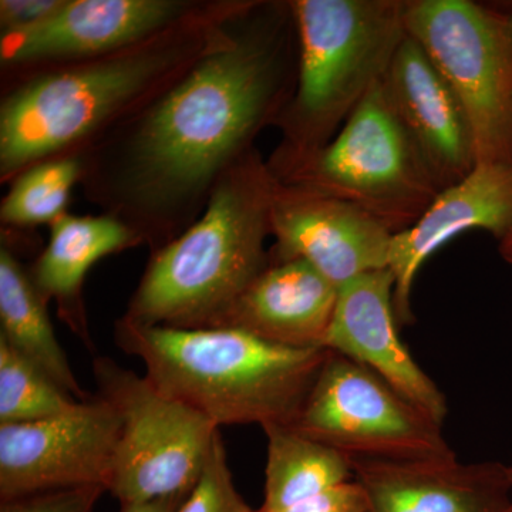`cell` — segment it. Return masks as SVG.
Wrapping results in <instances>:
<instances>
[{
    "instance_id": "cell-1",
    "label": "cell",
    "mask_w": 512,
    "mask_h": 512,
    "mask_svg": "<svg viewBox=\"0 0 512 512\" xmlns=\"http://www.w3.org/2000/svg\"><path fill=\"white\" fill-rule=\"evenodd\" d=\"M296 64L291 3L252 2L187 72L84 150L90 198L141 242L168 244L281 116Z\"/></svg>"
},
{
    "instance_id": "cell-2",
    "label": "cell",
    "mask_w": 512,
    "mask_h": 512,
    "mask_svg": "<svg viewBox=\"0 0 512 512\" xmlns=\"http://www.w3.org/2000/svg\"><path fill=\"white\" fill-rule=\"evenodd\" d=\"M249 3H202L136 45L30 73L0 107L2 181L50 158L79 156L217 45Z\"/></svg>"
},
{
    "instance_id": "cell-3",
    "label": "cell",
    "mask_w": 512,
    "mask_h": 512,
    "mask_svg": "<svg viewBox=\"0 0 512 512\" xmlns=\"http://www.w3.org/2000/svg\"><path fill=\"white\" fill-rule=\"evenodd\" d=\"M275 177L252 148L222 175L201 217L156 249L123 319L141 326L215 328L269 265Z\"/></svg>"
},
{
    "instance_id": "cell-4",
    "label": "cell",
    "mask_w": 512,
    "mask_h": 512,
    "mask_svg": "<svg viewBox=\"0 0 512 512\" xmlns=\"http://www.w3.org/2000/svg\"><path fill=\"white\" fill-rule=\"evenodd\" d=\"M116 342L141 359L158 389L218 429L292 426L329 356L326 349L284 348L238 329L141 326L123 318Z\"/></svg>"
},
{
    "instance_id": "cell-5",
    "label": "cell",
    "mask_w": 512,
    "mask_h": 512,
    "mask_svg": "<svg viewBox=\"0 0 512 512\" xmlns=\"http://www.w3.org/2000/svg\"><path fill=\"white\" fill-rule=\"evenodd\" d=\"M296 82L269 165L325 147L382 83L406 37L407 0H293Z\"/></svg>"
},
{
    "instance_id": "cell-6",
    "label": "cell",
    "mask_w": 512,
    "mask_h": 512,
    "mask_svg": "<svg viewBox=\"0 0 512 512\" xmlns=\"http://www.w3.org/2000/svg\"><path fill=\"white\" fill-rule=\"evenodd\" d=\"M268 167L281 183L356 205L394 235L412 228L441 192L383 82L325 147Z\"/></svg>"
},
{
    "instance_id": "cell-7",
    "label": "cell",
    "mask_w": 512,
    "mask_h": 512,
    "mask_svg": "<svg viewBox=\"0 0 512 512\" xmlns=\"http://www.w3.org/2000/svg\"><path fill=\"white\" fill-rule=\"evenodd\" d=\"M404 23L460 101L477 164H512V39L504 13L471 0H407Z\"/></svg>"
},
{
    "instance_id": "cell-8",
    "label": "cell",
    "mask_w": 512,
    "mask_h": 512,
    "mask_svg": "<svg viewBox=\"0 0 512 512\" xmlns=\"http://www.w3.org/2000/svg\"><path fill=\"white\" fill-rule=\"evenodd\" d=\"M97 394L114 407L121 430L110 493L120 504L187 497L218 427L109 357H96Z\"/></svg>"
},
{
    "instance_id": "cell-9",
    "label": "cell",
    "mask_w": 512,
    "mask_h": 512,
    "mask_svg": "<svg viewBox=\"0 0 512 512\" xmlns=\"http://www.w3.org/2000/svg\"><path fill=\"white\" fill-rule=\"evenodd\" d=\"M291 427L350 458L456 457L444 439L443 426L372 370L333 352Z\"/></svg>"
},
{
    "instance_id": "cell-10",
    "label": "cell",
    "mask_w": 512,
    "mask_h": 512,
    "mask_svg": "<svg viewBox=\"0 0 512 512\" xmlns=\"http://www.w3.org/2000/svg\"><path fill=\"white\" fill-rule=\"evenodd\" d=\"M120 430L99 394L52 419L0 426V501L92 485L109 491Z\"/></svg>"
},
{
    "instance_id": "cell-11",
    "label": "cell",
    "mask_w": 512,
    "mask_h": 512,
    "mask_svg": "<svg viewBox=\"0 0 512 512\" xmlns=\"http://www.w3.org/2000/svg\"><path fill=\"white\" fill-rule=\"evenodd\" d=\"M269 262L302 261L336 286L389 268L394 234L349 202L276 180Z\"/></svg>"
},
{
    "instance_id": "cell-12",
    "label": "cell",
    "mask_w": 512,
    "mask_h": 512,
    "mask_svg": "<svg viewBox=\"0 0 512 512\" xmlns=\"http://www.w3.org/2000/svg\"><path fill=\"white\" fill-rule=\"evenodd\" d=\"M202 3L181 0H63L33 28L0 36L5 69L40 70L116 52L180 22Z\"/></svg>"
},
{
    "instance_id": "cell-13",
    "label": "cell",
    "mask_w": 512,
    "mask_h": 512,
    "mask_svg": "<svg viewBox=\"0 0 512 512\" xmlns=\"http://www.w3.org/2000/svg\"><path fill=\"white\" fill-rule=\"evenodd\" d=\"M390 269L367 272L339 288L323 348L367 367L407 402L443 426L446 396L414 360L399 335Z\"/></svg>"
},
{
    "instance_id": "cell-14",
    "label": "cell",
    "mask_w": 512,
    "mask_h": 512,
    "mask_svg": "<svg viewBox=\"0 0 512 512\" xmlns=\"http://www.w3.org/2000/svg\"><path fill=\"white\" fill-rule=\"evenodd\" d=\"M367 512H508L510 466L498 461L352 458Z\"/></svg>"
},
{
    "instance_id": "cell-15",
    "label": "cell",
    "mask_w": 512,
    "mask_h": 512,
    "mask_svg": "<svg viewBox=\"0 0 512 512\" xmlns=\"http://www.w3.org/2000/svg\"><path fill=\"white\" fill-rule=\"evenodd\" d=\"M512 228V164H477L473 173L446 188L412 228L393 237L389 269L399 326L414 322L412 291L421 266L437 249L471 229L498 242Z\"/></svg>"
},
{
    "instance_id": "cell-16",
    "label": "cell",
    "mask_w": 512,
    "mask_h": 512,
    "mask_svg": "<svg viewBox=\"0 0 512 512\" xmlns=\"http://www.w3.org/2000/svg\"><path fill=\"white\" fill-rule=\"evenodd\" d=\"M383 86L441 191L473 173L477 160L466 113L412 36L397 49Z\"/></svg>"
},
{
    "instance_id": "cell-17",
    "label": "cell",
    "mask_w": 512,
    "mask_h": 512,
    "mask_svg": "<svg viewBox=\"0 0 512 512\" xmlns=\"http://www.w3.org/2000/svg\"><path fill=\"white\" fill-rule=\"evenodd\" d=\"M339 286L302 259L266 266L215 328L289 349H325Z\"/></svg>"
},
{
    "instance_id": "cell-18",
    "label": "cell",
    "mask_w": 512,
    "mask_h": 512,
    "mask_svg": "<svg viewBox=\"0 0 512 512\" xmlns=\"http://www.w3.org/2000/svg\"><path fill=\"white\" fill-rule=\"evenodd\" d=\"M140 242L136 232L107 214H66L50 225L49 244L30 269V276L47 301L55 299L60 318L90 350L93 343L82 298L84 278L100 259Z\"/></svg>"
},
{
    "instance_id": "cell-19",
    "label": "cell",
    "mask_w": 512,
    "mask_h": 512,
    "mask_svg": "<svg viewBox=\"0 0 512 512\" xmlns=\"http://www.w3.org/2000/svg\"><path fill=\"white\" fill-rule=\"evenodd\" d=\"M47 299L32 276L6 245L0 248V339L35 363L50 379L86 402L90 394L80 386L47 315Z\"/></svg>"
},
{
    "instance_id": "cell-20",
    "label": "cell",
    "mask_w": 512,
    "mask_h": 512,
    "mask_svg": "<svg viewBox=\"0 0 512 512\" xmlns=\"http://www.w3.org/2000/svg\"><path fill=\"white\" fill-rule=\"evenodd\" d=\"M264 433L268 446L261 511H284L355 478L352 458L291 426L271 424Z\"/></svg>"
},
{
    "instance_id": "cell-21",
    "label": "cell",
    "mask_w": 512,
    "mask_h": 512,
    "mask_svg": "<svg viewBox=\"0 0 512 512\" xmlns=\"http://www.w3.org/2000/svg\"><path fill=\"white\" fill-rule=\"evenodd\" d=\"M83 158H50L26 168L13 178L12 187L3 198L0 220L15 228L49 224L66 215L70 192L82 180Z\"/></svg>"
},
{
    "instance_id": "cell-22",
    "label": "cell",
    "mask_w": 512,
    "mask_h": 512,
    "mask_svg": "<svg viewBox=\"0 0 512 512\" xmlns=\"http://www.w3.org/2000/svg\"><path fill=\"white\" fill-rule=\"evenodd\" d=\"M77 400L0 339V426L52 419Z\"/></svg>"
},
{
    "instance_id": "cell-23",
    "label": "cell",
    "mask_w": 512,
    "mask_h": 512,
    "mask_svg": "<svg viewBox=\"0 0 512 512\" xmlns=\"http://www.w3.org/2000/svg\"><path fill=\"white\" fill-rule=\"evenodd\" d=\"M177 512H255L235 487L220 430L212 439L197 483Z\"/></svg>"
},
{
    "instance_id": "cell-24",
    "label": "cell",
    "mask_w": 512,
    "mask_h": 512,
    "mask_svg": "<svg viewBox=\"0 0 512 512\" xmlns=\"http://www.w3.org/2000/svg\"><path fill=\"white\" fill-rule=\"evenodd\" d=\"M99 485L23 495L0 501V512H92L106 493Z\"/></svg>"
},
{
    "instance_id": "cell-25",
    "label": "cell",
    "mask_w": 512,
    "mask_h": 512,
    "mask_svg": "<svg viewBox=\"0 0 512 512\" xmlns=\"http://www.w3.org/2000/svg\"><path fill=\"white\" fill-rule=\"evenodd\" d=\"M279 512H367V503L362 487L353 480Z\"/></svg>"
},
{
    "instance_id": "cell-26",
    "label": "cell",
    "mask_w": 512,
    "mask_h": 512,
    "mask_svg": "<svg viewBox=\"0 0 512 512\" xmlns=\"http://www.w3.org/2000/svg\"><path fill=\"white\" fill-rule=\"evenodd\" d=\"M63 0H2L0 2V33L18 32L39 25L50 18Z\"/></svg>"
},
{
    "instance_id": "cell-27",
    "label": "cell",
    "mask_w": 512,
    "mask_h": 512,
    "mask_svg": "<svg viewBox=\"0 0 512 512\" xmlns=\"http://www.w3.org/2000/svg\"><path fill=\"white\" fill-rule=\"evenodd\" d=\"M184 500L185 495H175L148 503L121 504L120 512H177Z\"/></svg>"
},
{
    "instance_id": "cell-28",
    "label": "cell",
    "mask_w": 512,
    "mask_h": 512,
    "mask_svg": "<svg viewBox=\"0 0 512 512\" xmlns=\"http://www.w3.org/2000/svg\"><path fill=\"white\" fill-rule=\"evenodd\" d=\"M498 252H500L501 258H503L508 265L512 266V228L510 232L498 242Z\"/></svg>"
},
{
    "instance_id": "cell-29",
    "label": "cell",
    "mask_w": 512,
    "mask_h": 512,
    "mask_svg": "<svg viewBox=\"0 0 512 512\" xmlns=\"http://www.w3.org/2000/svg\"><path fill=\"white\" fill-rule=\"evenodd\" d=\"M505 25H507L508 33L512 39V13H504Z\"/></svg>"
},
{
    "instance_id": "cell-30",
    "label": "cell",
    "mask_w": 512,
    "mask_h": 512,
    "mask_svg": "<svg viewBox=\"0 0 512 512\" xmlns=\"http://www.w3.org/2000/svg\"><path fill=\"white\" fill-rule=\"evenodd\" d=\"M510 478H511V483H512V466H510Z\"/></svg>"
},
{
    "instance_id": "cell-31",
    "label": "cell",
    "mask_w": 512,
    "mask_h": 512,
    "mask_svg": "<svg viewBox=\"0 0 512 512\" xmlns=\"http://www.w3.org/2000/svg\"><path fill=\"white\" fill-rule=\"evenodd\" d=\"M508 512H512V503H511V507H510V510H508Z\"/></svg>"
},
{
    "instance_id": "cell-32",
    "label": "cell",
    "mask_w": 512,
    "mask_h": 512,
    "mask_svg": "<svg viewBox=\"0 0 512 512\" xmlns=\"http://www.w3.org/2000/svg\"><path fill=\"white\" fill-rule=\"evenodd\" d=\"M255 512H262L261 510L255 511Z\"/></svg>"
}]
</instances>
